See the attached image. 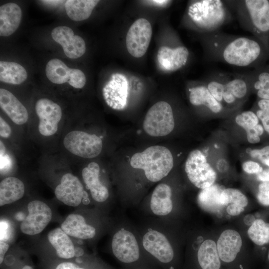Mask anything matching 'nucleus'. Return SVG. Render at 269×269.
<instances>
[{
    "instance_id": "1",
    "label": "nucleus",
    "mask_w": 269,
    "mask_h": 269,
    "mask_svg": "<svg viewBox=\"0 0 269 269\" xmlns=\"http://www.w3.org/2000/svg\"><path fill=\"white\" fill-rule=\"evenodd\" d=\"M206 57L231 66H251L259 58L262 48L256 40L246 36L217 31L203 33Z\"/></svg>"
},
{
    "instance_id": "2",
    "label": "nucleus",
    "mask_w": 269,
    "mask_h": 269,
    "mask_svg": "<svg viewBox=\"0 0 269 269\" xmlns=\"http://www.w3.org/2000/svg\"><path fill=\"white\" fill-rule=\"evenodd\" d=\"M225 1L220 0H195L189 6L188 15L203 33L218 31L230 21L231 15Z\"/></svg>"
},
{
    "instance_id": "3",
    "label": "nucleus",
    "mask_w": 269,
    "mask_h": 269,
    "mask_svg": "<svg viewBox=\"0 0 269 269\" xmlns=\"http://www.w3.org/2000/svg\"><path fill=\"white\" fill-rule=\"evenodd\" d=\"M235 12L241 27L253 33L269 31V1L239 0L225 1Z\"/></svg>"
},
{
    "instance_id": "4",
    "label": "nucleus",
    "mask_w": 269,
    "mask_h": 269,
    "mask_svg": "<svg viewBox=\"0 0 269 269\" xmlns=\"http://www.w3.org/2000/svg\"><path fill=\"white\" fill-rule=\"evenodd\" d=\"M130 164L133 168L143 169L149 180L157 182L171 171L173 166V158L166 147L154 145L134 154Z\"/></svg>"
},
{
    "instance_id": "5",
    "label": "nucleus",
    "mask_w": 269,
    "mask_h": 269,
    "mask_svg": "<svg viewBox=\"0 0 269 269\" xmlns=\"http://www.w3.org/2000/svg\"><path fill=\"white\" fill-rule=\"evenodd\" d=\"M172 108L166 102L159 101L147 111L143 123L144 131L152 136L169 134L174 128Z\"/></svg>"
},
{
    "instance_id": "6",
    "label": "nucleus",
    "mask_w": 269,
    "mask_h": 269,
    "mask_svg": "<svg viewBox=\"0 0 269 269\" xmlns=\"http://www.w3.org/2000/svg\"><path fill=\"white\" fill-rule=\"evenodd\" d=\"M64 147L73 154L84 158H92L101 152L103 143L101 138L94 134L73 130L64 136Z\"/></svg>"
},
{
    "instance_id": "7",
    "label": "nucleus",
    "mask_w": 269,
    "mask_h": 269,
    "mask_svg": "<svg viewBox=\"0 0 269 269\" xmlns=\"http://www.w3.org/2000/svg\"><path fill=\"white\" fill-rule=\"evenodd\" d=\"M185 170L190 182L202 189L213 185L216 178V172L208 163L205 155L197 149L189 154L185 162Z\"/></svg>"
},
{
    "instance_id": "8",
    "label": "nucleus",
    "mask_w": 269,
    "mask_h": 269,
    "mask_svg": "<svg viewBox=\"0 0 269 269\" xmlns=\"http://www.w3.org/2000/svg\"><path fill=\"white\" fill-rule=\"evenodd\" d=\"M152 27L149 21L140 18L130 26L126 39V47L133 57L139 58L146 53L151 36Z\"/></svg>"
},
{
    "instance_id": "9",
    "label": "nucleus",
    "mask_w": 269,
    "mask_h": 269,
    "mask_svg": "<svg viewBox=\"0 0 269 269\" xmlns=\"http://www.w3.org/2000/svg\"><path fill=\"white\" fill-rule=\"evenodd\" d=\"M35 110L39 119V133L44 136L55 134L62 117L60 106L49 99L41 98L36 102Z\"/></svg>"
},
{
    "instance_id": "10",
    "label": "nucleus",
    "mask_w": 269,
    "mask_h": 269,
    "mask_svg": "<svg viewBox=\"0 0 269 269\" xmlns=\"http://www.w3.org/2000/svg\"><path fill=\"white\" fill-rule=\"evenodd\" d=\"M28 214L22 220L20 228L25 234L34 235L41 233L52 218V211L44 202L33 200L27 205Z\"/></svg>"
},
{
    "instance_id": "11",
    "label": "nucleus",
    "mask_w": 269,
    "mask_h": 269,
    "mask_svg": "<svg viewBox=\"0 0 269 269\" xmlns=\"http://www.w3.org/2000/svg\"><path fill=\"white\" fill-rule=\"evenodd\" d=\"M112 248L115 257L121 262L132 264L138 261V246L134 235L126 230H121L113 236Z\"/></svg>"
},
{
    "instance_id": "12",
    "label": "nucleus",
    "mask_w": 269,
    "mask_h": 269,
    "mask_svg": "<svg viewBox=\"0 0 269 269\" xmlns=\"http://www.w3.org/2000/svg\"><path fill=\"white\" fill-rule=\"evenodd\" d=\"M128 83L126 77L114 74L103 88L102 93L106 104L116 110L124 109L127 104Z\"/></svg>"
},
{
    "instance_id": "13",
    "label": "nucleus",
    "mask_w": 269,
    "mask_h": 269,
    "mask_svg": "<svg viewBox=\"0 0 269 269\" xmlns=\"http://www.w3.org/2000/svg\"><path fill=\"white\" fill-rule=\"evenodd\" d=\"M142 244L144 249L163 264H169L174 259L173 250L167 239L162 233L150 230L143 236Z\"/></svg>"
},
{
    "instance_id": "14",
    "label": "nucleus",
    "mask_w": 269,
    "mask_h": 269,
    "mask_svg": "<svg viewBox=\"0 0 269 269\" xmlns=\"http://www.w3.org/2000/svg\"><path fill=\"white\" fill-rule=\"evenodd\" d=\"M53 39L60 44L66 56L75 59L81 57L86 51V44L79 35H74L73 30L67 26L54 28L51 32Z\"/></svg>"
},
{
    "instance_id": "15",
    "label": "nucleus",
    "mask_w": 269,
    "mask_h": 269,
    "mask_svg": "<svg viewBox=\"0 0 269 269\" xmlns=\"http://www.w3.org/2000/svg\"><path fill=\"white\" fill-rule=\"evenodd\" d=\"M57 199L64 204L72 206H78L83 198V187L79 178L70 173L64 174L60 183L55 188Z\"/></svg>"
},
{
    "instance_id": "16",
    "label": "nucleus",
    "mask_w": 269,
    "mask_h": 269,
    "mask_svg": "<svg viewBox=\"0 0 269 269\" xmlns=\"http://www.w3.org/2000/svg\"><path fill=\"white\" fill-rule=\"evenodd\" d=\"M242 240L236 231L228 229L223 231L219 237L217 244L218 255L221 263L234 264L240 252Z\"/></svg>"
},
{
    "instance_id": "17",
    "label": "nucleus",
    "mask_w": 269,
    "mask_h": 269,
    "mask_svg": "<svg viewBox=\"0 0 269 269\" xmlns=\"http://www.w3.org/2000/svg\"><path fill=\"white\" fill-rule=\"evenodd\" d=\"M189 55V51L184 46L175 48L163 46L158 49L157 60L163 70L173 72L180 69L186 64Z\"/></svg>"
},
{
    "instance_id": "18",
    "label": "nucleus",
    "mask_w": 269,
    "mask_h": 269,
    "mask_svg": "<svg viewBox=\"0 0 269 269\" xmlns=\"http://www.w3.org/2000/svg\"><path fill=\"white\" fill-rule=\"evenodd\" d=\"M0 106L10 119L17 125L25 124L28 119L26 108L10 92L0 89Z\"/></svg>"
},
{
    "instance_id": "19",
    "label": "nucleus",
    "mask_w": 269,
    "mask_h": 269,
    "mask_svg": "<svg viewBox=\"0 0 269 269\" xmlns=\"http://www.w3.org/2000/svg\"><path fill=\"white\" fill-rule=\"evenodd\" d=\"M100 167L95 162L89 163L82 171V175L86 188L90 190L92 197L97 202L106 201L109 195L107 188L99 179Z\"/></svg>"
},
{
    "instance_id": "20",
    "label": "nucleus",
    "mask_w": 269,
    "mask_h": 269,
    "mask_svg": "<svg viewBox=\"0 0 269 269\" xmlns=\"http://www.w3.org/2000/svg\"><path fill=\"white\" fill-rule=\"evenodd\" d=\"M189 100L193 106L203 107L213 114L224 111L225 108L211 94L204 82L189 88Z\"/></svg>"
},
{
    "instance_id": "21",
    "label": "nucleus",
    "mask_w": 269,
    "mask_h": 269,
    "mask_svg": "<svg viewBox=\"0 0 269 269\" xmlns=\"http://www.w3.org/2000/svg\"><path fill=\"white\" fill-rule=\"evenodd\" d=\"M22 11L16 3L8 2L0 6V35L8 36L18 28L21 20Z\"/></svg>"
},
{
    "instance_id": "22",
    "label": "nucleus",
    "mask_w": 269,
    "mask_h": 269,
    "mask_svg": "<svg viewBox=\"0 0 269 269\" xmlns=\"http://www.w3.org/2000/svg\"><path fill=\"white\" fill-rule=\"evenodd\" d=\"M61 228L68 235L81 239H91L96 234L95 228L87 224L82 216L77 214L69 215Z\"/></svg>"
},
{
    "instance_id": "23",
    "label": "nucleus",
    "mask_w": 269,
    "mask_h": 269,
    "mask_svg": "<svg viewBox=\"0 0 269 269\" xmlns=\"http://www.w3.org/2000/svg\"><path fill=\"white\" fill-rule=\"evenodd\" d=\"M196 259L199 269H221L222 263L217 245L212 240H206L202 243L198 250Z\"/></svg>"
},
{
    "instance_id": "24",
    "label": "nucleus",
    "mask_w": 269,
    "mask_h": 269,
    "mask_svg": "<svg viewBox=\"0 0 269 269\" xmlns=\"http://www.w3.org/2000/svg\"><path fill=\"white\" fill-rule=\"evenodd\" d=\"M171 194V188L166 184H159L155 188L150 202L151 210L154 214L164 216L171 212L173 207Z\"/></svg>"
},
{
    "instance_id": "25",
    "label": "nucleus",
    "mask_w": 269,
    "mask_h": 269,
    "mask_svg": "<svg viewBox=\"0 0 269 269\" xmlns=\"http://www.w3.org/2000/svg\"><path fill=\"white\" fill-rule=\"evenodd\" d=\"M25 186L23 182L15 177H8L0 183V206L14 202L24 195Z\"/></svg>"
},
{
    "instance_id": "26",
    "label": "nucleus",
    "mask_w": 269,
    "mask_h": 269,
    "mask_svg": "<svg viewBox=\"0 0 269 269\" xmlns=\"http://www.w3.org/2000/svg\"><path fill=\"white\" fill-rule=\"evenodd\" d=\"M48 240L55 249L58 257L69 259L75 257V247L69 235L61 228H56L48 234Z\"/></svg>"
},
{
    "instance_id": "27",
    "label": "nucleus",
    "mask_w": 269,
    "mask_h": 269,
    "mask_svg": "<svg viewBox=\"0 0 269 269\" xmlns=\"http://www.w3.org/2000/svg\"><path fill=\"white\" fill-rule=\"evenodd\" d=\"M248 202L246 196L236 189H225L220 194V204L222 206H227V212L231 216H236L242 213Z\"/></svg>"
},
{
    "instance_id": "28",
    "label": "nucleus",
    "mask_w": 269,
    "mask_h": 269,
    "mask_svg": "<svg viewBox=\"0 0 269 269\" xmlns=\"http://www.w3.org/2000/svg\"><path fill=\"white\" fill-rule=\"evenodd\" d=\"M99 2L98 0H68L65 2V8L70 19L82 21L90 16Z\"/></svg>"
},
{
    "instance_id": "29",
    "label": "nucleus",
    "mask_w": 269,
    "mask_h": 269,
    "mask_svg": "<svg viewBox=\"0 0 269 269\" xmlns=\"http://www.w3.org/2000/svg\"><path fill=\"white\" fill-rule=\"evenodd\" d=\"M27 77L25 68L14 62H0V80L1 82L19 85L24 82Z\"/></svg>"
},
{
    "instance_id": "30",
    "label": "nucleus",
    "mask_w": 269,
    "mask_h": 269,
    "mask_svg": "<svg viewBox=\"0 0 269 269\" xmlns=\"http://www.w3.org/2000/svg\"><path fill=\"white\" fill-rule=\"evenodd\" d=\"M71 68H69L62 61L57 58L49 60L46 65V75L53 83L62 84L68 83Z\"/></svg>"
},
{
    "instance_id": "31",
    "label": "nucleus",
    "mask_w": 269,
    "mask_h": 269,
    "mask_svg": "<svg viewBox=\"0 0 269 269\" xmlns=\"http://www.w3.org/2000/svg\"><path fill=\"white\" fill-rule=\"evenodd\" d=\"M222 190L217 185L204 188L199 193L198 197L200 206L204 209L210 212L218 211L221 205L220 196Z\"/></svg>"
},
{
    "instance_id": "32",
    "label": "nucleus",
    "mask_w": 269,
    "mask_h": 269,
    "mask_svg": "<svg viewBox=\"0 0 269 269\" xmlns=\"http://www.w3.org/2000/svg\"><path fill=\"white\" fill-rule=\"evenodd\" d=\"M247 233L250 239L256 245L263 246L269 244V222L264 219H256Z\"/></svg>"
},
{
    "instance_id": "33",
    "label": "nucleus",
    "mask_w": 269,
    "mask_h": 269,
    "mask_svg": "<svg viewBox=\"0 0 269 269\" xmlns=\"http://www.w3.org/2000/svg\"><path fill=\"white\" fill-rule=\"evenodd\" d=\"M236 124L243 128L246 132L253 130L259 124L257 115L252 111H247L238 114L235 118Z\"/></svg>"
},
{
    "instance_id": "34",
    "label": "nucleus",
    "mask_w": 269,
    "mask_h": 269,
    "mask_svg": "<svg viewBox=\"0 0 269 269\" xmlns=\"http://www.w3.org/2000/svg\"><path fill=\"white\" fill-rule=\"evenodd\" d=\"M253 87L257 91V94L261 99L269 100V73H260L258 79L253 83Z\"/></svg>"
},
{
    "instance_id": "35",
    "label": "nucleus",
    "mask_w": 269,
    "mask_h": 269,
    "mask_svg": "<svg viewBox=\"0 0 269 269\" xmlns=\"http://www.w3.org/2000/svg\"><path fill=\"white\" fill-rule=\"evenodd\" d=\"M86 82V76L81 70L71 68L70 80L68 83L70 86L76 89H81L84 87Z\"/></svg>"
},
{
    "instance_id": "36",
    "label": "nucleus",
    "mask_w": 269,
    "mask_h": 269,
    "mask_svg": "<svg viewBox=\"0 0 269 269\" xmlns=\"http://www.w3.org/2000/svg\"><path fill=\"white\" fill-rule=\"evenodd\" d=\"M257 198L261 205L269 206V182L260 183L258 186Z\"/></svg>"
},
{
    "instance_id": "37",
    "label": "nucleus",
    "mask_w": 269,
    "mask_h": 269,
    "mask_svg": "<svg viewBox=\"0 0 269 269\" xmlns=\"http://www.w3.org/2000/svg\"><path fill=\"white\" fill-rule=\"evenodd\" d=\"M251 156L261 161L269 167V145L260 149H252L250 152Z\"/></svg>"
},
{
    "instance_id": "38",
    "label": "nucleus",
    "mask_w": 269,
    "mask_h": 269,
    "mask_svg": "<svg viewBox=\"0 0 269 269\" xmlns=\"http://www.w3.org/2000/svg\"><path fill=\"white\" fill-rule=\"evenodd\" d=\"M243 170L248 174H257L261 172L263 168L257 162L249 160L243 163L242 165Z\"/></svg>"
},
{
    "instance_id": "39",
    "label": "nucleus",
    "mask_w": 269,
    "mask_h": 269,
    "mask_svg": "<svg viewBox=\"0 0 269 269\" xmlns=\"http://www.w3.org/2000/svg\"><path fill=\"white\" fill-rule=\"evenodd\" d=\"M11 130L7 123L1 117H0V136L4 138L10 137Z\"/></svg>"
},
{
    "instance_id": "40",
    "label": "nucleus",
    "mask_w": 269,
    "mask_h": 269,
    "mask_svg": "<svg viewBox=\"0 0 269 269\" xmlns=\"http://www.w3.org/2000/svg\"><path fill=\"white\" fill-rule=\"evenodd\" d=\"M256 114L263 124L264 130L269 134V114L263 112L258 109Z\"/></svg>"
},
{
    "instance_id": "41",
    "label": "nucleus",
    "mask_w": 269,
    "mask_h": 269,
    "mask_svg": "<svg viewBox=\"0 0 269 269\" xmlns=\"http://www.w3.org/2000/svg\"><path fill=\"white\" fill-rule=\"evenodd\" d=\"M55 269H85L77 264L70 262H64L59 264Z\"/></svg>"
},
{
    "instance_id": "42",
    "label": "nucleus",
    "mask_w": 269,
    "mask_h": 269,
    "mask_svg": "<svg viewBox=\"0 0 269 269\" xmlns=\"http://www.w3.org/2000/svg\"><path fill=\"white\" fill-rule=\"evenodd\" d=\"M259 109L263 112L269 114V100L265 99H260L258 102Z\"/></svg>"
},
{
    "instance_id": "43",
    "label": "nucleus",
    "mask_w": 269,
    "mask_h": 269,
    "mask_svg": "<svg viewBox=\"0 0 269 269\" xmlns=\"http://www.w3.org/2000/svg\"><path fill=\"white\" fill-rule=\"evenodd\" d=\"M256 175L257 179L262 182H269V168L263 169Z\"/></svg>"
},
{
    "instance_id": "44",
    "label": "nucleus",
    "mask_w": 269,
    "mask_h": 269,
    "mask_svg": "<svg viewBox=\"0 0 269 269\" xmlns=\"http://www.w3.org/2000/svg\"><path fill=\"white\" fill-rule=\"evenodd\" d=\"M9 248V245L3 241L0 242V264L4 260V255Z\"/></svg>"
},
{
    "instance_id": "45",
    "label": "nucleus",
    "mask_w": 269,
    "mask_h": 269,
    "mask_svg": "<svg viewBox=\"0 0 269 269\" xmlns=\"http://www.w3.org/2000/svg\"><path fill=\"white\" fill-rule=\"evenodd\" d=\"M247 138L248 141L251 143H257L260 141V136L254 133H249L247 134Z\"/></svg>"
},
{
    "instance_id": "46",
    "label": "nucleus",
    "mask_w": 269,
    "mask_h": 269,
    "mask_svg": "<svg viewBox=\"0 0 269 269\" xmlns=\"http://www.w3.org/2000/svg\"><path fill=\"white\" fill-rule=\"evenodd\" d=\"M228 167V165L227 162L224 159L219 160L217 164L218 169L221 172L226 171Z\"/></svg>"
},
{
    "instance_id": "47",
    "label": "nucleus",
    "mask_w": 269,
    "mask_h": 269,
    "mask_svg": "<svg viewBox=\"0 0 269 269\" xmlns=\"http://www.w3.org/2000/svg\"><path fill=\"white\" fill-rule=\"evenodd\" d=\"M150 2L155 4L157 6H165L171 3L170 0H150Z\"/></svg>"
},
{
    "instance_id": "48",
    "label": "nucleus",
    "mask_w": 269,
    "mask_h": 269,
    "mask_svg": "<svg viewBox=\"0 0 269 269\" xmlns=\"http://www.w3.org/2000/svg\"><path fill=\"white\" fill-rule=\"evenodd\" d=\"M253 131L257 135L261 136L264 133V129L263 126L259 124L253 129Z\"/></svg>"
},
{
    "instance_id": "49",
    "label": "nucleus",
    "mask_w": 269,
    "mask_h": 269,
    "mask_svg": "<svg viewBox=\"0 0 269 269\" xmlns=\"http://www.w3.org/2000/svg\"><path fill=\"white\" fill-rule=\"evenodd\" d=\"M255 217L253 215H249L244 218V222L248 225H251L255 220Z\"/></svg>"
},
{
    "instance_id": "50",
    "label": "nucleus",
    "mask_w": 269,
    "mask_h": 269,
    "mask_svg": "<svg viewBox=\"0 0 269 269\" xmlns=\"http://www.w3.org/2000/svg\"><path fill=\"white\" fill-rule=\"evenodd\" d=\"M83 250L80 247L75 248V257H79L84 254Z\"/></svg>"
},
{
    "instance_id": "51",
    "label": "nucleus",
    "mask_w": 269,
    "mask_h": 269,
    "mask_svg": "<svg viewBox=\"0 0 269 269\" xmlns=\"http://www.w3.org/2000/svg\"><path fill=\"white\" fill-rule=\"evenodd\" d=\"M0 157H3L5 154L6 148L3 142L0 140Z\"/></svg>"
},
{
    "instance_id": "52",
    "label": "nucleus",
    "mask_w": 269,
    "mask_h": 269,
    "mask_svg": "<svg viewBox=\"0 0 269 269\" xmlns=\"http://www.w3.org/2000/svg\"><path fill=\"white\" fill-rule=\"evenodd\" d=\"M266 259L268 269H269V250L268 251V252L266 255Z\"/></svg>"
},
{
    "instance_id": "53",
    "label": "nucleus",
    "mask_w": 269,
    "mask_h": 269,
    "mask_svg": "<svg viewBox=\"0 0 269 269\" xmlns=\"http://www.w3.org/2000/svg\"><path fill=\"white\" fill-rule=\"evenodd\" d=\"M82 202L84 204L87 205V204H89V203L90 202V201H89V199L88 198H83Z\"/></svg>"
},
{
    "instance_id": "54",
    "label": "nucleus",
    "mask_w": 269,
    "mask_h": 269,
    "mask_svg": "<svg viewBox=\"0 0 269 269\" xmlns=\"http://www.w3.org/2000/svg\"><path fill=\"white\" fill-rule=\"evenodd\" d=\"M21 269H33V268L29 265H25Z\"/></svg>"
}]
</instances>
